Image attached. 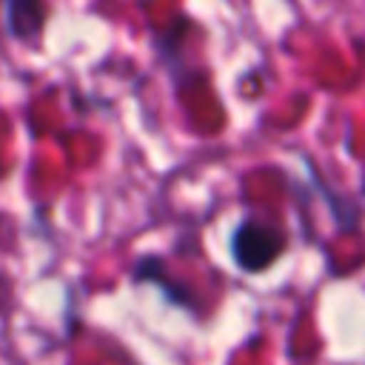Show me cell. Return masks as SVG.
I'll list each match as a JSON object with an SVG mask.
<instances>
[{"label":"cell","mask_w":365,"mask_h":365,"mask_svg":"<svg viewBox=\"0 0 365 365\" xmlns=\"http://www.w3.org/2000/svg\"><path fill=\"white\" fill-rule=\"evenodd\" d=\"M48 9L37 0H11L6 3V31L11 40L34 48L43 37Z\"/></svg>","instance_id":"cell-2"},{"label":"cell","mask_w":365,"mask_h":365,"mask_svg":"<svg viewBox=\"0 0 365 365\" xmlns=\"http://www.w3.org/2000/svg\"><path fill=\"white\" fill-rule=\"evenodd\" d=\"M288 248V234L274 225L265 222L259 217H242L228 240V251L234 265L242 274H262L268 271Z\"/></svg>","instance_id":"cell-1"},{"label":"cell","mask_w":365,"mask_h":365,"mask_svg":"<svg viewBox=\"0 0 365 365\" xmlns=\"http://www.w3.org/2000/svg\"><path fill=\"white\" fill-rule=\"evenodd\" d=\"M131 282H137V285L151 282L165 294L168 302H174L180 308H194V294L182 282H174V279L168 282V274H165V265L160 257H140L131 268Z\"/></svg>","instance_id":"cell-3"}]
</instances>
